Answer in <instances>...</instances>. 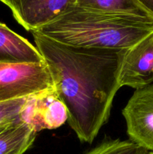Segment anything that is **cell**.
Wrapping results in <instances>:
<instances>
[{"label": "cell", "mask_w": 153, "mask_h": 154, "mask_svg": "<svg viewBox=\"0 0 153 154\" xmlns=\"http://www.w3.org/2000/svg\"><path fill=\"white\" fill-rule=\"evenodd\" d=\"M54 88L68 111V122L81 142L92 143L107 122L118 89L126 49H98L59 43L32 32Z\"/></svg>", "instance_id": "cell-1"}, {"label": "cell", "mask_w": 153, "mask_h": 154, "mask_svg": "<svg viewBox=\"0 0 153 154\" xmlns=\"http://www.w3.org/2000/svg\"><path fill=\"white\" fill-rule=\"evenodd\" d=\"M34 32L70 46L128 49L153 33V20L76 5Z\"/></svg>", "instance_id": "cell-2"}, {"label": "cell", "mask_w": 153, "mask_h": 154, "mask_svg": "<svg viewBox=\"0 0 153 154\" xmlns=\"http://www.w3.org/2000/svg\"><path fill=\"white\" fill-rule=\"evenodd\" d=\"M54 88L45 62L40 63H0V102L26 98Z\"/></svg>", "instance_id": "cell-3"}, {"label": "cell", "mask_w": 153, "mask_h": 154, "mask_svg": "<svg viewBox=\"0 0 153 154\" xmlns=\"http://www.w3.org/2000/svg\"><path fill=\"white\" fill-rule=\"evenodd\" d=\"M132 142L153 151V84L135 90L122 110Z\"/></svg>", "instance_id": "cell-4"}, {"label": "cell", "mask_w": 153, "mask_h": 154, "mask_svg": "<svg viewBox=\"0 0 153 154\" xmlns=\"http://www.w3.org/2000/svg\"><path fill=\"white\" fill-rule=\"evenodd\" d=\"M68 117L67 108L55 88L27 97L19 115L20 121L37 132L43 129H57L68 121Z\"/></svg>", "instance_id": "cell-5"}, {"label": "cell", "mask_w": 153, "mask_h": 154, "mask_svg": "<svg viewBox=\"0 0 153 154\" xmlns=\"http://www.w3.org/2000/svg\"><path fill=\"white\" fill-rule=\"evenodd\" d=\"M12 11L14 17L27 31H37L55 20L77 0H0Z\"/></svg>", "instance_id": "cell-6"}, {"label": "cell", "mask_w": 153, "mask_h": 154, "mask_svg": "<svg viewBox=\"0 0 153 154\" xmlns=\"http://www.w3.org/2000/svg\"><path fill=\"white\" fill-rule=\"evenodd\" d=\"M153 82V33L124 51L120 66L118 84L134 89Z\"/></svg>", "instance_id": "cell-7"}, {"label": "cell", "mask_w": 153, "mask_h": 154, "mask_svg": "<svg viewBox=\"0 0 153 154\" xmlns=\"http://www.w3.org/2000/svg\"><path fill=\"white\" fill-rule=\"evenodd\" d=\"M44 60L36 47L0 23V63H40Z\"/></svg>", "instance_id": "cell-8"}, {"label": "cell", "mask_w": 153, "mask_h": 154, "mask_svg": "<svg viewBox=\"0 0 153 154\" xmlns=\"http://www.w3.org/2000/svg\"><path fill=\"white\" fill-rule=\"evenodd\" d=\"M37 132L19 120L0 134V154H23L32 145Z\"/></svg>", "instance_id": "cell-9"}, {"label": "cell", "mask_w": 153, "mask_h": 154, "mask_svg": "<svg viewBox=\"0 0 153 154\" xmlns=\"http://www.w3.org/2000/svg\"><path fill=\"white\" fill-rule=\"evenodd\" d=\"M76 5L112 13L126 14L153 20V15L137 0H77Z\"/></svg>", "instance_id": "cell-10"}, {"label": "cell", "mask_w": 153, "mask_h": 154, "mask_svg": "<svg viewBox=\"0 0 153 154\" xmlns=\"http://www.w3.org/2000/svg\"><path fill=\"white\" fill-rule=\"evenodd\" d=\"M148 150L130 140L104 141L84 154H146Z\"/></svg>", "instance_id": "cell-11"}, {"label": "cell", "mask_w": 153, "mask_h": 154, "mask_svg": "<svg viewBox=\"0 0 153 154\" xmlns=\"http://www.w3.org/2000/svg\"><path fill=\"white\" fill-rule=\"evenodd\" d=\"M26 98L0 102V124L17 120Z\"/></svg>", "instance_id": "cell-12"}, {"label": "cell", "mask_w": 153, "mask_h": 154, "mask_svg": "<svg viewBox=\"0 0 153 154\" xmlns=\"http://www.w3.org/2000/svg\"><path fill=\"white\" fill-rule=\"evenodd\" d=\"M137 2L153 15V0H137Z\"/></svg>", "instance_id": "cell-13"}, {"label": "cell", "mask_w": 153, "mask_h": 154, "mask_svg": "<svg viewBox=\"0 0 153 154\" xmlns=\"http://www.w3.org/2000/svg\"><path fill=\"white\" fill-rule=\"evenodd\" d=\"M18 120H19V119H18ZM14 122H15V121H14ZM14 122H10V123H2V124H0V134H1L3 131L5 130V129H7V128L10 125H11Z\"/></svg>", "instance_id": "cell-14"}, {"label": "cell", "mask_w": 153, "mask_h": 154, "mask_svg": "<svg viewBox=\"0 0 153 154\" xmlns=\"http://www.w3.org/2000/svg\"><path fill=\"white\" fill-rule=\"evenodd\" d=\"M146 154H153V151H148V153Z\"/></svg>", "instance_id": "cell-15"}]
</instances>
